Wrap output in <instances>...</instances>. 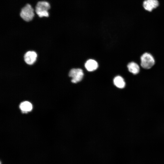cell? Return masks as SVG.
<instances>
[{"label": "cell", "mask_w": 164, "mask_h": 164, "mask_svg": "<svg viewBox=\"0 0 164 164\" xmlns=\"http://www.w3.org/2000/svg\"><path fill=\"white\" fill-rule=\"evenodd\" d=\"M159 4L157 0H145L143 2V6L146 10L151 12L157 7Z\"/></svg>", "instance_id": "5b68a950"}, {"label": "cell", "mask_w": 164, "mask_h": 164, "mask_svg": "<svg viewBox=\"0 0 164 164\" xmlns=\"http://www.w3.org/2000/svg\"><path fill=\"white\" fill-rule=\"evenodd\" d=\"M127 67L129 71L133 74H138L140 70V67L138 65L134 62L129 63L127 65Z\"/></svg>", "instance_id": "ba28073f"}, {"label": "cell", "mask_w": 164, "mask_h": 164, "mask_svg": "<svg viewBox=\"0 0 164 164\" xmlns=\"http://www.w3.org/2000/svg\"><path fill=\"white\" fill-rule=\"evenodd\" d=\"M69 76L72 78L71 82L76 83L80 81L83 78L84 73L83 70L81 69H72L70 70Z\"/></svg>", "instance_id": "277c9868"}, {"label": "cell", "mask_w": 164, "mask_h": 164, "mask_svg": "<svg viewBox=\"0 0 164 164\" xmlns=\"http://www.w3.org/2000/svg\"><path fill=\"white\" fill-rule=\"evenodd\" d=\"M85 67L88 71H92L97 69L98 64L95 60L92 59H90L85 63Z\"/></svg>", "instance_id": "52a82bcc"}, {"label": "cell", "mask_w": 164, "mask_h": 164, "mask_svg": "<svg viewBox=\"0 0 164 164\" xmlns=\"http://www.w3.org/2000/svg\"><path fill=\"white\" fill-rule=\"evenodd\" d=\"M20 15L23 20L26 22H29L33 19L34 16V10L31 5L27 4L21 9Z\"/></svg>", "instance_id": "7a4b0ae2"}, {"label": "cell", "mask_w": 164, "mask_h": 164, "mask_svg": "<svg viewBox=\"0 0 164 164\" xmlns=\"http://www.w3.org/2000/svg\"><path fill=\"white\" fill-rule=\"evenodd\" d=\"M50 4L45 1L38 2L35 7V12L40 18L48 17L49 13L48 11L50 9Z\"/></svg>", "instance_id": "6da1fadb"}, {"label": "cell", "mask_w": 164, "mask_h": 164, "mask_svg": "<svg viewBox=\"0 0 164 164\" xmlns=\"http://www.w3.org/2000/svg\"><path fill=\"white\" fill-rule=\"evenodd\" d=\"M37 57V54L35 52L29 51L25 54L24 60L25 62L27 64L32 65L36 61Z\"/></svg>", "instance_id": "8992f818"}, {"label": "cell", "mask_w": 164, "mask_h": 164, "mask_svg": "<svg viewBox=\"0 0 164 164\" xmlns=\"http://www.w3.org/2000/svg\"><path fill=\"white\" fill-rule=\"evenodd\" d=\"M19 107L22 112L25 113L31 111L32 109V104L27 101H25L22 102L19 106Z\"/></svg>", "instance_id": "30bf717a"}, {"label": "cell", "mask_w": 164, "mask_h": 164, "mask_svg": "<svg viewBox=\"0 0 164 164\" xmlns=\"http://www.w3.org/2000/svg\"><path fill=\"white\" fill-rule=\"evenodd\" d=\"M113 82L114 85L119 88H123L125 85V83L124 79L119 76H116L114 78Z\"/></svg>", "instance_id": "9c48e42d"}, {"label": "cell", "mask_w": 164, "mask_h": 164, "mask_svg": "<svg viewBox=\"0 0 164 164\" xmlns=\"http://www.w3.org/2000/svg\"><path fill=\"white\" fill-rule=\"evenodd\" d=\"M155 63V59L151 54L145 53L141 56V65L143 68L150 69L154 65Z\"/></svg>", "instance_id": "3957f363"}]
</instances>
